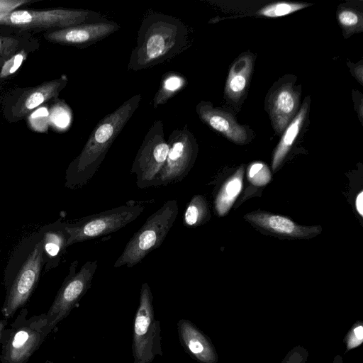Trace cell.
<instances>
[{"instance_id":"obj_22","label":"cell","mask_w":363,"mask_h":363,"mask_svg":"<svg viewBox=\"0 0 363 363\" xmlns=\"http://www.w3.org/2000/svg\"><path fill=\"white\" fill-rule=\"evenodd\" d=\"M186 78L180 73L168 72L162 77L160 87L156 92L152 104L155 108L167 102L186 85Z\"/></svg>"},{"instance_id":"obj_3","label":"cell","mask_w":363,"mask_h":363,"mask_svg":"<svg viewBox=\"0 0 363 363\" xmlns=\"http://www.w3.org/2000/svg\"><path fill=\"white\" fill-rule=\"evenodd\" d=\"M43 269L42 241L38 231L22 240L5 268L6 295L1 313L6 319L12 318L27 303L39 282Z\"/></svg>"},{"instance_id":"obj_35","label":"cell","mask_w":363,"mask_h":363,"mask_svg":"<svg viewBox=\"0 0 363 363\" xmlns=\"http://www.w3.org/2000/svg\"><path fill=\"white\" fill-rule=\"evenodd\" d=\"M332 363H344L342 357L340 354L335 355Z\"/></svg>"},{"instance_id":"obj_34","label":"cell","mask_w":363,"mask_h":363,"mask_svg":"<svg viewBox=\"0 0 363 363\" xmlns=\"http://www.w3.org/2000/svg\"><path fill=\"white\" fill-rule=\"evenodd\" d=\"M354 73L356 74V77L362 83V65L360 64L359 67H355Z\"/></svg>"},{"instance_id":"obj_28","label":"cell","mask_w":363,"mask_h":363,"mask_svg":"<svg viewBox=\"0 0 363 363\" xmlns=\"http://www.w3.org/2000/svg\"><path fill=\"white\" fill-rule=\"evenodd\" d=\"M26 57L27 52L24 49H22L6 59L0 69V79L6 78L14 74L21 66Z\"/></svg>"},{"instance_id":"obj_20","label":"cell","mask_w":363,"mask_h":363,"mask_svg":"<svg viewBox=\"0 0 363 363\" xmlns=\"http://www.w3.org/2000/svg\"><path fill=\"white\" fill-rule=\"evenodd\" d=\"M308 110V103L304 101L298 113L284 130L282 137L275 149L272 162V171L275 172L285 159L298 135Z\"/></svg>"},{"instance_id":"obj_8","label":"cell","mask_w":363,"mask_h":363,"mask_svg":"<svg viewBox=\"0 0 363 363\" xmlns=\"http://www.w3.org/2000/svg\"><path fill=\"white\" fill-rule=\"evenodd\" d=\"M99 19L94 11L84 9H51L15 10L0 16V26L25 30H54Z\"/></svg>"},{"instance_id":"obj_32","label":"cell","mask_w":363,"mask_h":363,"mask_svg":"<svg viewBox=\"0 0 363 363\" xmlns=\"http://www.w3.org/2000/svg\"><path fill=\"white\" fill-rule=\"evenodd\" d=\"M355 207L360 216H363V191H361L357 196L355 200Z\"/></svg>"},{"instance_id":"obj_16","label":"cell","mask_w":363,"mask_h":363,"mask_svg":"<svg viewBox=\"0 0 363 363\" xmlns=\"http://www.w3.org/2000/svg\"><path fill=\"white\" fill-rule=\"evenodd\" d=\"M196 111L202 122L230 140L238 144H244L247 141L246 128L238 123L230 113L204 101L196 105Z\"/></svg>"},{"instance_id":"obj_19","label":"cell","mask_w":363,"mask_h":363,"mask_svg":"<svg viewBox=\"0 0 363 363\" xmlns=\"http://www.w3.org/2000/svg\"><path fill=\"white\" fill-rule=\"evenodd\" d=\"M254 64L252 55L242 54L232 65L227 77L225 94L228 99L237 102L249 84Z\"/></svg>"},{"instance_id":"obj_24","label":"cell","mask_w":363,"mask_h":363,"mask_svg":"<svg viewBox=\"0 0 363 363\" xmlns=\"http://www.w3.org/2000/svg\"><path fill=\"white\" fill-rule=\"evenodd\" d=\"M337 19L345 34H352L362 30V15L353 8H341L337 11Z\"/></svg>"},{"instance_id":"obj_15","label":"cell","mask_w":363,"mask_h":363,"mask_svg":"<svg viewBox=\"0 0 363 363\" xmlns=\"http://www.w3.org/2000/svg\"><path fill=\"white\" fill-rule=\"evenodd\" d=\"M252 225L275 235L293 238H310L321 233L320 226L301 225L290 218L264 211H255L244 216Z\"/></svg>"},{"instance_id":"obj_29","label":"cell","mask_w":363,"mask_h":363,"mask_svg":"<svg viewBox=\"0 0 363 363\" xmlns=\"http://www.w3.org/2000/svg\"><path fill=\"white\" fill-rule=\"evenodd\" d=\"M22 45L18 39L0 36V58L8 59L21 50Z\"/></svg>"},{"instance_id":"obj_1","label":"cell","mask_w":363,"mask_h":363,"mask_svg":"<svg viewBox=\"0 0 363 363\" xmlns=\"http://www.w3.org/2000/svg\"><path fill=\"white\" fill-rule=\"evenodd\" d=\"M142 100V95L132 96L94 127L81 152L69 163L65 177V186L80 189L92 179L105 157Z\"/></svg>"},{"instance_id":"obj_21","label":"cell","mask_w":363,"mask_h":363,"mask_svg":"<svg viewBox=\"0 0 363 363\" xmlns=\"http://www.w3.org/2000/svg\"><path fill=\"white\" fill-rule=\"evenodd\" d=\"M244 167L240 166L224 182L215 199V210L219 216L226 215L242 189Z\"/></svg>"},{"instance_id":"obj_14","label":"cell","mask_w":363,"mask_h":363,"mask_svg":"<svg viewBox=\"0 0 363 363\" xmlns=\"http://www.w3.org/2000/svg\"><path fill=\"white\" fill-rule=\"evenodd\" d=\"M179 342L192 359L199 363H218V355L211 338L188 319L177 323Z\"/></svg>"},{"instance_id":"obj_26","label":"cell","mask_w":363,"mask_h":363,"mask_svg":"<svg viewBox=\"0 0 363 363\" xmlns=\"http://www.w3.org/2000/svg\"><path fill=\"white\" fill-rule=\"evenodd\" d=\"M248 181L256 186H264L272 179V173L267 164L262 162L251 163L247 169Z\"/></svg>"},{"instance_id":"obj_4","label":"cell","mask_w":363,"mask_h":363,"mask_svg":"<svg viewBox=\"0 0 363 363\" xmlns=\"http://www.w3.org/2000/svg\"><path fill=\"white\" fill-rule=\"evenodd\" d=\"M178 213L177 201H166L133 234L114 262L113 267H133L152 251L160 247L174 225Z\"/></svg>"},{"instance_id":"obj_2","label":"cell","mask_w":363,"mask_h":363,"mask_svg":"<svg viewBox=\"0 0 363 363\" xmlns=\"http://www.w3.org/2000/svg\"><path fill=\"white\" fill-rule=\"evenodd\" d=\"M188 40L187 27L179 18L150 13L141 22L128 69L138 71L169 61L187 48Z\"/></svg>"},{"instance_id":"obj_31","label":"cell","mask_w":363,"mask_h":363,"mask_svg":"<svg viewBox=\"0 0 363 363\" xmlns=\"http://www.w3.org/2000/svg\"><path fill=\"white\" fill-rule=\"evenodd\" d=\"M33 0H0V16L15 11L17 8L30 4Z\"/></svg>"},{"instance_id":"obj_33","label":"cell","mask_w":363,"mask_h":363,"mask_svg":"<svg viewBox=\"0 0 363 363\" xmlns=\"http://www.w3.org/2000/svg\"><path fill=\"white\" fill-rule=\"evenodd\" d=\"M7 324H8V319L4 318V319L0 320V345L1 342L3 333L5 330V329L6 328V327Z\"/></svg>"},{"instance_id":"obj_12","label":"cell","mask_w":363,"mask_h":363,"mask_svg":"<svg viewBox=\"0 0 363 363\" xmlns=\"http://www.w3.org/2000/svg\"><path fill=\"white\" fill-rule=\"evenodd\" d=\"M300 94L294 79H281L272 87L265 107L277 133H282L298 113Z\"/></svg>"},{"instance_id":"obj_17","label":"cell","mask_w":363,"mask_h":363,"mask_svg":"<svg viewBox=\"0 0 363 363\" xmlns=\"http://www.w3.org/2000/svg\"><path fill=\"white\" fill-rule=\"evenodd\" d=\"M67 222L62 218L42 227L41 236L43 267L49 272L59 266L66 253L69 235Z\"/></svg>"},{"instance_id":"obj_7","label":"cell","mask_w":363,"mask_h":363,"mask_svg":"<svg viewBox=\"0 0 363 363\" xmlns=\"http://www.w3.org/2000/svg\"><path fill=\"white\" fill-rule=\"evenodd\" d=\"M133 363H152L162 356V328L155 318L153 295L147 282L141 285L139 304L133 326Z\"/></svg>"},{"instance_id":"obj_11","label":"cell","mask_w":363,"mask_h":363,"mask_svg":"<svg viewBox=\"0 0 363 363\" xmlns=\"http://www.w3.org/2000/svg\"><path fill=\"white\" fill-rule=\"evenodd\" d=\"M167 143L169 150L167 160L155 186H167L182 181L189 173L197 157L199 148L196 139L186 124L172 130Z\"/></svg>"},{"instance_id":"obj_30","label":"cell","mask_w":363,"mask_h":363,"mask_svg":"<svg viewBox=\"0 0 363 363\" xmlns=\"http://www.w3.org/2000/svg\"><path fill=\"white\" fill-rule=\"evenodd\" d=\"M308 358V350L301 345H296L286 353L280 363H307Z\"/></svg>"},{"instance_id":"obj_6","label":"cell","mask_w":363,"mask_h":363,"mask_svg":"<svg viewBox=\"0 0 363 363\" xmlns=\"http://www.w3.org/2000/svg\"><path fill=\"white\" fill-rule=\"evenodd\" d=\"M150 201L130 200L118 207L67 222V247L119 230L137 219Z\"/></svg>"},{"instance_id":"obj_23","label":"cell","mask_w":363,"mask_h":363,"mask_svg":"<svg viewBox=\"0 0 363 363\" xmlns=\"http://www.w3.org/2000/svg\"><path fill=\"white\" fill-rule=\"evenodd\" d=\"M207 201L202 195H194L186 204L183 214V223L188 228L203 225L210 218Z\"/></svg>"},{"instance_id":"obj_9","label":"cell","mask_w":363,"mask_h":363,"mask_svg":"<svg viewBox=\"0 0 363 363\" xmlns=\"http://www.w3.org/2000/svg\"><path fill=\"white\" fill-rule=\"evenodd\" d=\"M78 260L72 262L55 299L45 313V328L50 335L88 291L98 267L97 260L86 262L77 270Z\"/></svg>"},{"instance_id":"obj_5","label":"cell","mask_w":363,"mask_h":363,"mask_svg":"<svg viewBox=\"0 0 363 363\" xmlns=\"http://www.w3.org/2000/svg\"><path fill=\"white\" fill-rule=\"evenodd\" d=\"M45 313L28 316L26 308L19 313L1 339V363H27L49 335L45 328Z\"/></svg>"},{"instance_id":"obj_18","label":"cell","mask_w":363,"mask_h":363,"mask_svg":"<svg viewBox=\"0 0 363 363\" xmlns=\"http://www.w3.org/2000/svg\"><path fill=\"white\" fill-rule=\"evenodd\" d=\"M67 83V77L62 75L59 79L44 82L24 91L13 106V118L19 120L43 104L57 96Z\"/></svg>"},{"instance_id":"obj_25","label":"cell","mask_w":363,"mask_h":363,"mask_svg":"<svg viewBox=\"0 0 363 363\" xmlns=\"http://www.w3.org/2000/svg\"><path fill=\"white\" fill-rule=\"evenodd\" d=\"M308 6L307 4L279 1L265 6L257 14L268 18H277L289 15Z\"/></svg>"},{"instance_id":"obj_10","label":"cell","mask_w":363,"mask_h":363,"mask_svg":"<svg viewBox=\"0 0 363 363\" xmlns=\"http://www.w3.org/2000/svg\"><path fill=\"white\" fill-rule=\"evenodd\" d=\"M168 150L163 123L160 119L155 120L145 136L130 169L131 174H135L139 189L155 186L166 162Z\"/></svg>"},{"instance_id":"obj_13","label":"cell","mask_w":363,"mask_h":363,"mask_svg":"<svg viewBox=\"0 0 363 363\" xmlns=\"http://www.w3.org/2000/svg\"><path fill=\"white\" fill-rule=\"evenodd\" d=\"M119 28L116 22L99 21L47 31L45 37L52 43L84 48L104 39Z\"/></svg>"},{"instance_id":"obj_27","label":"cell","mask_w":363,"mask_h":363,"mask_svg":"<svg viewBox=\"0 0 363 363\" xmlns=\"http://www.w3.org/2000/svg\"><path fill=\"white\" fill-rule=\"evenodd\" d=\"M343 342L345 345V352L359 347L363 342V323L357 320L346 333Z\"/></svg>"}]
</instances>
